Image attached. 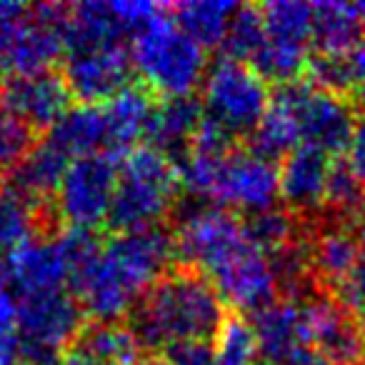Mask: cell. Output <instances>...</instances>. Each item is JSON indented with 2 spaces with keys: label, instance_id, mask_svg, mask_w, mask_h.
Here are the masks:
<instances>
[{
  "label": "cell",
  "instance_id": "8fae6325",
  "mask_svg": "<svg viewBox=\"0 0 365 365\" xmlns=\"http://www.w3.org/2000/svg\"><path fill=\"white\" fill-rule=\"evenodd\" d=\"M118 163L110 155L76 158L56 190V213L68 228L98 230L108 223L118 182Z\"/></svg>",
  "mask_w": 365,
  "mask_h": 365
},
{
  "label": "cell",
  "instance_id": "cb8c5ba5",
  "mask_svg": "<svg viewBox=\"0 0 365 365\" xmlns=\"http://www.w3.org/2000/svg\"><path fill=\"white\" fill-rule=\"evenodd\" d=\"M360 18L348 3H315L313 6V48L320 56L345 58L360 43Z\"/></svg>",
  "mask_w": 365,
  "mask_h": 365
},
{
  "label": "cell",
  "instance_id": "9a60e30c",
  "mask_svg": "<svg viewBox=\"0 0 365 365\" xmlns=\"http://www.w3.org/2000/svg\"><path fill=\"white\" fill-rule=\"evenodd\" d=\"M18 303V328L16 333L33 345H41L53 353H61L66 345L76 343L83 330L81 303L71 290L58 293L31 295L21 298Z\"/></svg>",
  "mask_w": 365,
  "mask_h": 365
},
{
  "label": "cell",
  "instance_id": "9c48e42d",
  "mask_svg": "<svg viewBox=\"0 0 365 365\" xmlns=\"http://www.w3.org/2000/svg\"><path fill=\"white\" fill-rule=\"evenodd\" d=\"M61 76L73 101H81L83 106H101L130 86V46L128 41L66 43Z\"/></svg>",
  "mask_w": 365,
  "mask_h": 365
},
{
  "label": "cell",
  "instance_id": "7a4b0ae2",
  "mask_svg": "<svg viewBox=\"0 0 365 365\" xmlns=\"http://www.w3.org/2000/svg\"><path fill=\"white\" fill-rule=\"evenodd\" d=\"M175 258V240L165 228L115 233L103 240L101 253L71 280L76 300L93 323H120Z\"/></svg>",
  "mask_w": 365,
  "mask_h": 365
},
{
  "label": "cell",
  "instance_id": "ba28073f",
  "mask_svg": "<svg viewBox=\"0 0 365 365\" xmlns=\"http://www.w3.org/2000/svg\"><path fill=\"white\" fill-rule=\"evenodd\" d=\"M66 6H28L21 18L0 28V68L8 76L51 71L66 53Z\"/></svg>",
  "mask_w": 365,
  "mask_h": 365
},
{
  "label": "cell",
  "instance_id": "ac0fdd59",
  "mask_svg": "<svg viewBox=\"0 0 365 365\" xmlns=\"http://www.w3.org/2000/svg\"><path fill=\"white\" fill-rule=\"evenodd\" d=\"M333 158L310 145H298L283 158L280 173V198L293 215H310L325 208L328 180Z\"/></svg>",
  "mask_w": 365,
  "mask_h": 365
},
{
  "label": "cell",
  "instance_id": "603a6c76",
  "mask_svg": "<svg viewBox=\"0 0 365 365\" xmlns=\"http://www.w3.org/2000/svg\"><path fill=\"white\" fill-rule=\"evenodd\" d=\"M46 138L71 160L86 155H110V135L103 106H73Z\"/></svg>",
  "mask_w": 365,
  "mask_h": 365
},
{
  "label": "cell",
  "instance_id": "2e32d148",
  "mask_svg": "<svg viewBox=\"0 0 365 365\" xmlns=\"http://www.w3.org/2000/svg\"><path fill=\"white\" fill-rule=\"evenodd\" d=\"M0 103L33 133L51 130L73 108V96L61 73L6 76L0 83Z\"/></svg>",
  "mask_w": 365,
  "mask_h": 365
},
{
  "label": "cell",
  "instance_id": "f35d334b",
  "mask_svg": "<svg viewBox=\"0 0 365 365\" xmlns=\"http://www.w3.org/2000/svg\"><path fill=\"white\" fill-rule=\"evenodd\" d=\"M353 233H355V240H358V248H360V263H365V208L355 215Z\"/></svg>",
  "mask_w": 365,
  "mask_h": 365
},
{
  "label": "cell",
  "instance_id": "d4e9b609",
  "mask_svg": "<svg viewBox=\"0 0 365 365\" xmlns=\"http://www.w3.org/2000/svg\"><path fill=\"white\" fill-rule=\"evenodd\" d=\"M238 8V3H230V0H188V3L173 6L170 13L173 21L200 48H215L223 46Z\"/></svg>",
  "mask_w": 365,
  "mask_h": 365
},
{
  "label": "cell",
  "instance_id": "4dcf8cb0",
  "mask_svg": "<svg viewBox=\"0 0 365 365\" xmlns=\"http://www.w3.org/2000/svg\"><path fill=\"white\" fill-rule=\"evenodd\" d=\"M38 225V208L11 188L0 190V255L31 238Z\"/></svg>",
  "mask_w": 365,
  "mask_h": 365
},
{
  "label": "cell",
  "instance_id": "6da1fadb",
  "mask_svg": "<svg viewBox=\"0 0 365 365\" xmlns=\"http://www.w3.org/2000/svg\"><path fill=\"white\" fill-rule=\"evenodd\" d=\"M175 240V258L200 273L220 300L238 310L265 308L278 300L280 288L270 258L250 240L245 223L213 203L188 205Z\"/></svg>",
  "mask_w": 365,
  "mask_h": 365
},
{
  "label": "cell",
  "instance_id": "44dd1931",
  "mask_svg": "<svg viewBox=\"0 0 365 365\" xmlns=\"http://www.w3.org/2000/svg\"><path fill=\"white\" fill-rule=\"evenodd\" d=\"M313 275L323 283L338 285L360 265V248L348 220H323L308 243Z\"/></svg>",
  "mask_w": 365,
  "mask_h": 365
},
{
  "label": "cell",
  "instance_id": "b9f144b4",
  "mask_svg": "<svg viewBox=\"0 0 365 365\" xmlns=\"http://www.w3.org/2000/svg\"><path fill=\"white\" fill-rule=\"evenodd\" d=\"M355 103H358V110L365 115V88H358V101Z\"/></svg>",
  "mask_w": 365,
  "mask_h": 365
},
{
  "label": "cell",
  "instance_id": "484cf974",
  "mask_svg": "<svg viewBox=\"0 0 365 365\" xmlns=\"http://www.w3.org/2000/svg\"><path fill=\"white\" fill-rule=\"evenodd\" d=\"M73 350L91 360H98L103 365H138L143 353L130 325L123 323L83 325Z\"/></svg>",
  "mask_w": 365,
  "mask_h": 365
},
{
  "label": "cell",
  "instance_id": "8d00e7d4",
  "mask_svg": "<svg viewBox=\"0 0 365 365\" xmlns=\"http://www.w3.org/2000/svg\"><path fill=\"white\" fill-rule=\"evenodd\" d=\"M18 328V303L8 290L0 288V345L11 335H16Z\"/></svg>",
  "mask_w": 365,
  "mask_h": 365
},
{
  "label": "cell",
  "instance_id": "f546056e",
  "mask_svg": "<svg viewBox=\"0 0 365 365\" xmlns=\"http://www.w3.org/2000/svg\"><path fill=\"white\" fill-rule=\"evenodd\" d=\"M263 43H265V26H263V16H260V6H240L228 28V36L223 41L225 58L245 63V66H253L258 53L263 51Z\"/></svg>",
  "mask_w": 365,
  "mask_h": 365
},
{
  "label": "cell",
  "instance_id": "836d02e7",
  "mask_svg": "<svg viewBox=\"0 0 365 365\" xmlns=\"http://www.w3.org/2000/svg\"><path fill=\"white\" fill-rule=\"evenodd\" d=\"M110 11L123 33L128 38H135L138 33L148 31L153 23L168 16L170 8L160 6V3H148V0H120V3H110Z\"/></svg>",
  "mask_w": 365,
  "mask_h": 365
},
{
  "label": "cell",
  "instance_id": "5b68a950",
  "mask_svg": "<svg viewBox=\"0 0 365 365\" xmlns=\"http://www.w3.org/2000/svg\"><path fill=\"white\" fill-rule=\"evenodd\" d=\"M130 58L143 88L163 98H190L208 73L205 48L173 21L170 11L133 38Z\"/></svg>",
  "mask_w": 365,
  "mask_h": 365
},
{
  "label": "cell",
  "instance_id": "4316f807",
  "mask_svg": "<svg viewBox=\"0 0 365 365\" xmlns=\"http://www.w3.org/2000/svg\"><path fill=\"white\" fill-rule=\"evenodd\" d=\"M300 145V130L290 106L285 103L283 96L273 93L270 106L265 110L263 120L258 123L255 133L250 135V150L268 160H283L285 155Z\"/></svg>",
  "mask_w": 365,
  "mask_h": 365
},
{
  "label": "cell",
  "instance_id": "30bf717a",
  "mask_svg": "<svg viewBox=\"0 0 365 365\" xmlns=\"http://www.w3.org/2000/svg\"><path fill=\"white\" fill-rule=\"evenodd\" d=\"M275 93L283 96L293 110L300 130V145L323 150L330 158L348 150L358 128L355 108L348 96L323 91L305 78L288 86H278Z\"/></svg>",
  "mask_w": 365,
  "mask_h": 365
},
{
  "label": "cell",
  "instance_id": "3957f363",
  "mask_svg": "<svg viewBox=\"0 0 365 365\" xmlns=\"http://www.w3.org/2000/svg\"><path fill=\"white\" fill-rule=\"evenodd\" d=\"M225 320L215 288L200 273L178 268L145 290L130 313V330L143 350H165L182 343H213Z\"/></svg>",
  "mask_w": 365,
  "mask_h": 365
},
{
  "label": "cell",
  "instance_id": "8992f818",
  "mask_svg": "<svg viewBox=\"0 0 365 365\" xmlns=\"http://www.w3.org/2000/svg\"><path fill=\"white\" fill-rule=\"evenodd\" d=\"M268 83L250 66L220 58L208 68L203 81V115L230 140L250 138L270 106Z\"/></svg>",
  "mask_w": 365,
  "mask_h": 365
},
{
  "label": "cell",
  "instance_id": "277c9868",
  "mask_svg": "<svg viewBox=\"0 0 365 365\" xmlns=\"http://www.w3.org/2000/svg\"><path fill=\"white\" fill-rule=\"evenodd\" d=\"M180 178L170 158L143 145L118 163V182L108 223L115 233L158 228L175 205Z\"/></svg>",
  "mask_w": 365,
  "mask_h": 365
},
{
  "label": "cell",
  "instance_id": "5bb4252c",
  "mask_svg": "<svg viewBox=\"0 0 365 365\" xmlns=\"http://www.w3.org/2000/svg\"><path fill=\"white\" fill-rule=\"evenodd\" d=\"M308 345L328 365H358L365 360V330L328 293H315L300 303Z\"/></svg>",
  "mask_w": 365,
  "mask_h": 365
},
{
  "label": "cell",
  "instance_id": "e575fe53",
  "mask_svg": "<svg viewBox=\"0 0 365 365\" xmlns=\"http://www.w3.org/2000/svg\"><path fill=\"white\" fill-rule=\"evenodd\" d=\"M168 365H213V345L210 343H182L165 350L163 358Z\"/></svg>",
  "mask_w": 365,
  "mask_h": 365
},
{
  "label": "cell",
  "instance_id": "ffe728a7",
  "mask_svg": "<svg viewBox=\"0 0 365 365\" xmlns=\"http://www.w3.org/2000/svg\"><path fill=\"white\" fill-rule=\"evenodd\" d=\"M71 158L53 145L48 138L38 140L36 145L28 150V155L8 173V188L26 198L31 205L41 208L48 198H53L61 185L63 175H66Z\"/></svg>",
  "mask_w": 365,
  "mask_h": 365
},
{
  "label": "cell",
  "instance_id": "7bdbcfd3",
  "mask_svg": "<svg viewBox=\"0 0 365 365\" xmlns=\"http://www.w3.org/2000/svg\"><path fill=\"white\" fill-rule=\"evenodd\" d=\"M355 11H358V18H360V26L365 28V3H360V6H355Z\"/></svg>",
  "mask_w": 365,
  "mask_h": 365
},
{
  "label": "cell",
  "instance_id": "f1b7e54d",
  "mask_svg": "<svg viewBox=\"0 0 365 365\" xmlns=\"http://www.w3.org/2000/svg\"><path fill=\"white\" fill-rule=\"evenodd\" d=\"M243 223H245V230H248L250 240H253L268 258L283 253L285 248H290V245L303 238V235H300L298 215H293L290 210L273 208L258 215H248Z\"/></svg>",
  "mask_w": 365,
  "mask_h": 365
},
{
  "label": "cell",
  "instance_id": "ee69618b",
  "mask_svg": "<svg viewBox=\"0 0 365 365\" xmlns=\"http://www.w3.org/2000/svg\"><path fill=\"white\" fill-rule=\"evenodd\" d=\"M138 365H168V363H165V360L158 358V360H140Z\"/></svg>",
  "mask_w": 365,
  "mask_h": 365
},
{
  "label": "cell",
  "instance_id": "7c38bea8",
  "mask_svg": "<svg viewBox=\"0 0 365 365\" xmlns=\"http://www.w3.org/2000/svg\"><path fill=\"white\" fill-rule=\"evenodd\" d=\"M0 288L16 300L71 290V270L61 240L33 233L0 255Z\"/></svg>",
  "mask_w": 365,
  "mask_h": 365
},
{
  "label": "cell",
  "instance_id": "1f68e13d",
  "mask_svg": "<svg viewBox=\"0 0 365 365\" xmlns=\"http://www.w3.org/2000/svg\"><path fill=\"white\" fill-rule=\"evenodd\" d=\"M325 208L333 210L335 218L350 220L365 208V188L350 170L345 160H335L328 180V195H325Z\"/></svg>",
  "mask_w": 365,
  "mask_h": 365
},
{
  "label": "cell",
  "instance_id": "4fadbf2b",
  "mask_svg": "<svg viewBox=\"0 0 365 365\" xmlns=\"http://www.w3.org/2000/svg\"><path fill=\"white\" fill-rule=\"evenodd\" d=\"M280 198L278 165L253 150H230L213 185V205L230 213L258 215L275 208Z\"/></svg>",
  "mask_w": 365,
  "mask_h": 365
},
{
  "label": "cell",
  "instance_id": "d6a6232c",
  "mask_svg": "<svg viewBox=\"0 0 365 365\" xmlns=\"http://www.w3.org/2000/svg\"><path fill=\"white\" fill-rule=\"evenodd\" d=\"M36 145L33 130L0 103V173H11Z\"/></svg>",
  "mask_w": 365,
  "mask_h": 365
},
{
  "label": "cell",
  "instance_id": "e0dca14e",
  "mask_svg": "<svg viewBox=\"0 0 365 365\" xmlns=\"http://www.w3.org/2000/svg\"><path fill=\"white\" fill-rule=\"evenodd\" d=\"M250 325L258 338L260 358L268 365H293L310 350L303 308L290 298H278L255 310Z\"/></svg>",
  "mask_w": 365,
  "mask_h": 365
},
{
  "label": "cell",
  "instance_id": "52a82bcc",
  "mask_svg": "<svg viewBox=\"0 0 365 365\" xmlns=\"http://www.w3.org/2000/svg\"><path fill=\"white\" fill-rule=\"evenodd\" d=\"M260 16L265 43L250 68L265 83L288 86L303 81L313 48V6L300 0H273L260 6Z\"/></svg>",
  "mask_w": 365,
  "mask_h": 365
},
{
  "label": "cell",
  "instance_id": "7402d4cb",
  "mask_svg": "<svg viewBox=\"0 0 365 365\" xmlns=\"http://www.w3.org/2000/svg\"><path fill=\"white\" fill-rule=\"evenodd\" d=\"M106 110L108 120V135H110V158L123 160L130 150H135V143L145 138L148 123H150L153 108V93L143 86H130L113 96L110 101L101 103Z\"/></svg>",
  "mask_w": 365,
  "mask_h": 365
},
{
  "label": "cell",
  "instance_id": "d6986e66",
  "mask_svg": "<svg viewBox=\"0 0 365 365\" xmlns=\"http://www.w3.org/2000/svg\"><path fill=\"white\" fill-rule=\"evenodd\" d=\"M200 123H203V106L193 96L163 98L160 103H155L150 123H148V148L178 163L193 145L195 135L200 130Z\"/></svg>",
  "mask_w": 365,
  "mask_h": 365
},
{
  "label": "cell",
  "instance_id": "60d3db41",
  "mask_svg": "<svg viewBox=\"0 0 365 365\" xmlns=\"http://www.w3.org/2000/svg\"><path fill=\"white\" fill-rule=\"evenodd\" d=\"M293 365H328V363H325V360L320 358V355H315L313 350H308V353H305V355H300V358L295 360Z\"/></svg>",
  "mask_w": 365,
  "mask_h": 365
},
{
  "label": "cell",
  "instance_id": "74e56055",
  "mask_svg": "<svg viewBox=\"0 0 365 365\" xmlns=\"http://www.w3.org/2000/svg\"><path fill=\"white\" fill-rule=\"evenodd\" d=\"M348 66L353 76V88H365V41H360L348 53Z\"/></svg>",
  "mask_w": 365,
  "mask_h": 365
},
{
  "label": "cell",
  "instance_id": "83f0119b",
  "mask_svg": "<svg viewBox=\"0 0 365 365\" xmlns=\"http://www.w3.org/2000/svg\"><path fill=\"white\" fill-rule=\"evenodd\" d=\"M213 365H258V338L243 315H225L213 338Z\"/></svg>",
  "mask_w": 365,
  "mask_h": 365
},
{
  "label": "cell",
  "instance_id": "d590c367",
  "mask_svg": "<svg viewBox=\"0 0 365 365\" xmlns=\"http://www.w3.org/2000/svg\"><path fill=\"white\" fill-rule=\"evenodd\" d=\"M350 170L355 173V178L360 180V185L365 188V120L358 123L355 128V135L350 140V148H348V160Z\"/></svg>",
  "mask_w": 365,
  "mask_h": 365
},
{
  "label": "cell",
  "instance_id": "ab89813d",
  "mask_svg": "<svg viewBox=\"0 0 365 365\" xmlns=\"http://www.w3.org/2000/svg\"><path fill=\"white\" fill-rule=\"evenodd\" d=\"M61 365H103V363H98V360H91V358H86V355L71 350V355H66V358L61 360Z\"/></svg>",
  "mask_w": 365,
  "mask_h": 365
}]
</instances>
